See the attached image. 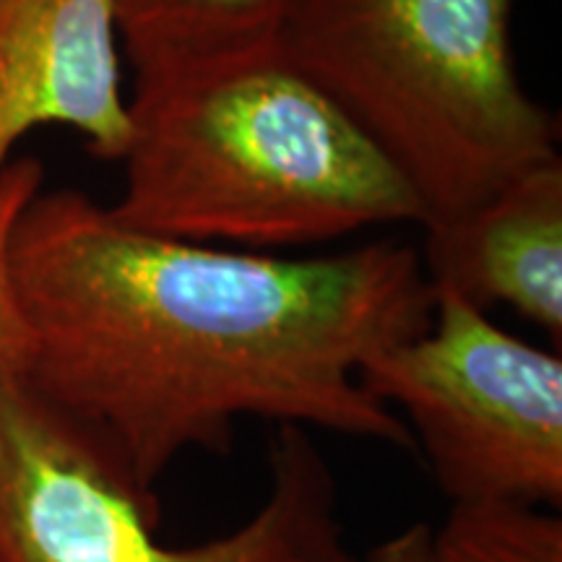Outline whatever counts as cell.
<instances>
[{
    "mask_svg": "<svg viewBox=\"0 0 562 562\" xmlns=\"http://www.w3.org/2000/svg\"><path fill=\"white\" fill-rule=\"evenodd\" d=\"M32 334L26 381L115 442L140 487L191 451L227 453L240 419L409 448L360 383L378 351L425 331L419 252L378 240L281 258L125 227L81 191H42L13 232Z\"/></svg>",
    "mask_w": 562,
    "mask_h": 562,
    "instance_id": "1",
    "label": "cell"
},
{
    "mask_svg": "<svg viewBox=\"0 0 562 562\" xmlns=\"http://www.w3.org/2000/svg\"><path fill=\"white\" fill-rule=\"evenodd\" d=\"M125 227L229 250L422 224L406 180L279 47L133 89Z\"/></svg>",
    "mask_w": 562,
    "mask_h": 562,
    "instance_id": "2",
    "label": "cell"
},
{
    "mask_svg": "<svg viewBox=\"0 0 562 562\" xmlns=\"http://www.w3.org/2000/svg\"><path fill=\"white\" fill-rule=\"evenodd\" d=\"M516 0H294L279 53L448 220L558 154L518 79Z\"/></svg>",
    "mask_w": 562,
    "mask_h": 562,
    "instance_id": "3",
    "label": "cell"
},
{
    "mask_svg": "<svg viewBox=\"0 0 562 562\" xmlns=\"http://www.w3.org/2000/svg\"><path fill=\"white\" fill-rule=\"evenodd\" d=\"M159 524V497L100 427L24 375H0V562H364L302 427H279L269 495L243 526L172 544Z\"/></svg>",
    "mask_w": 562,
    "mask_h": 562,
    "instance_id": "4",
    "label": "cell"
},
{
    "mask_svg": "<svg viewBox=\"0 0 562 562\" xmlns=\"http://www.w3.org/2000/svg\"><path fill=\"white\" fill-rule=\"evenodd\" d=\"M362 389L409 430L451 505H562V357L453 292L425 331L372 355Z\"/></svg>",
    "mask_w": 562,
    "mask_h": 562,
    "instance_id": "5",
    "label": "cell"
},
{
    "mask_svg": "<svg viewBox=\"0 0 562 562\" xmlns=\"http://www.w3.org/2000/svg\"><path fill=\"white\" fill-rule=\"evenodd\" d=\"M79 133L100 161H123L121 0H0V172L32 131Z\"/></svg>",
    "mask_w": 562,
    "mask_h": 562,
    "instance_id": "6",
    "label": "cell"
},
{
    "mask_svg": "<svg viewBox=\"0 0 562 562\" xmlns=\"http://www.w3.org/2000/svg\"><path fill=\"white\" fill-rule=\"evenodd\" d=\"M422 271L435 292H453L490 313L505 305L562 339V159L518 175L487 199L425 224Z\"/></svg>",
    "mask_w": 562,
    "mask_h": 562,
    "instance_id": "7",
    "label": "cell"
},
{
    "mask_svg": "<svg viewBox=\"0 0 562 562\" xmlns=\"http://www.w3.org/2000/svg\"><path fill=\"white\" fill-rule=\"evenodd\" d=\"M294 0H121L133 89L157 87L279 45Z\"/></svg>",
    "mask_w": 562,
    "mask_h": 562,
    "instance_id": "8",
    "label": "cell"
},
{
    "mask_svg": "<svg viewBox=\"0 0 562 562\" xmlns=\"http://www.w3.org/2000/svg\"><path fill=\"white\" fill-rule=\"evenodd\" d=\"M435 562H562V518L524 505H451Z\"/></svg>",
    "mask_w": 562,
    "mask_h": 562,
    "instance_id": "9",
    "label": "cell"
},
{
    "mask_svg": "<svg viewBox=\"0 0 562 562\" xmlns=\"http://www.w3.org/2000/svg\"><path fill=\"white\" fill-rule=\"evenodd\" d=\"M45 170L34 157H13L0 172V375H26L32 357V334L21 313L13 281V232L19 216L42 191Z\"/></svg>",
    "mask_w": 562,
    "mask_h": 562,
    "instance_id": "10",
    "label": "cell"
},
{
    "mask_svg": "<svg viewBox=\"0 0 562 562\" xmlns=\"http://www.w3.org/2000/svg\"><path fill=\"white\" fill-rule=\"evenodd\" d=\"M364 562H435V529L412 524L372 547Z\"/></svg>",
    "mask_w": 562,
    "mask_h": 562,
    "instance_id": "11",
    "label": "cell"
}]
</instances>
